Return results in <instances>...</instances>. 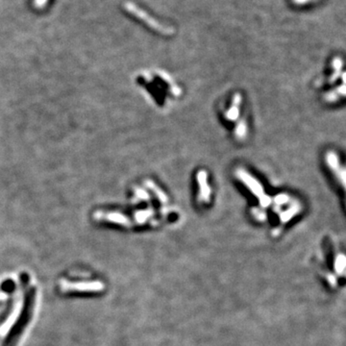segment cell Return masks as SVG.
<instances>
[{
    "label": "cell",
    "instance_id": "3957f363",
    "mask_svg": "<svg viewBox=\"0 0 346 346\" xmlns=\"http://www.w3.org/2000/svg\"><path fill=\"white\" fill-rule=\"evenodd\" d=\"M47 1L48 0H35V6L37 7V8H43V6H45V4L47 3Z\"/></svg>",
    "mask_w": 346,
    "mask_h": 346
},
{
    "label": "cell",
    "instance_id": "6da1fadb",
    "mask_svg": "<svg viewBox=\"0 0 346 346\" xmlns=\"http://www.w3.org/2000/svg\"><path fill=\"white\" fill-rule=\"evenodd\" d=\"M124 6H125V9L129 12L130 14H133L135 17H137L138 19L143 21L145 24H147L150 28L156 30L157 32H159L163 35H168V36L173 35L174 33L173 28L164 26L162 23L157 22L155 19L150 17L146 12H144V10H142L141 8L136 6L134 3L126 2Z\"/></svg>",
    "mask_w": 346,
    "mask_h": 346
},
{
    "label": "cell",
    "instance_id": "7a4b0ae2",
    "mask_svg": "<svg viewBox=\"0 0 346 346\" xmlns=\"http://www.w3.org/2000/svg\"><path fill=\"white\" fill-rule=\"evenodd\" d=\"M346 266V259L345 256H340L339 259L337 260V270L338 271H344Z\"/></svg>",
    "mask_w": 346,
    "mask_h": 346
}]
</instances>
